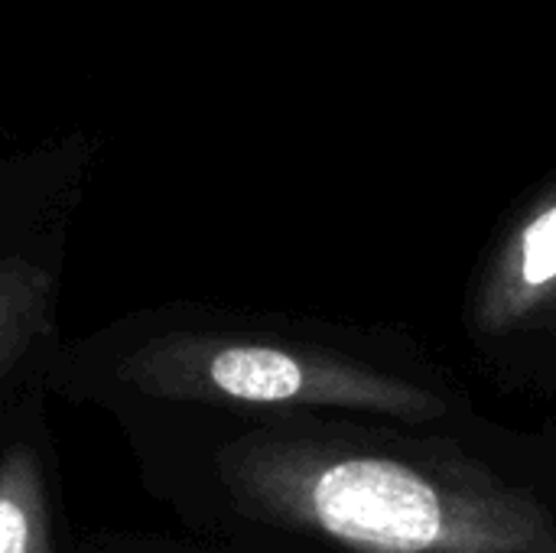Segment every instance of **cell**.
<instances>
[{
  "mask_svg": "<svg viewBox=\"0 0 556 553\" xmlns=\"http://www.w3.org/2000/svg\"><path fill=\"white\" fill-rule=\"evenodd\" d=\"M238 518L349 553H556L547 505L456 450L267 424L212 456Z\"/></svg>",
  "mask_w": 556,
  "mask_h": 553,
  "instance_id": "1",
  "label": "cell"
},
{
  "mask_svg": "<svg viewBox=\"0 0 556 553\" xmlns=\"http://www.w3.org/2000/svg\"><path fill=\"white\" fill-rule=\"evenodd\" d=\"M114 381L160 404L218 411H358L407 424L446 414L440 394L371 362L316 342L208 323L143 336L117 359Z\"/></svg>",
  "mask_w": 556,
  "mask_h": 553,
  "instance_id": "2",
  "label": "cell"
},
{
  "mask_svg": "<svg viewBox=\"0 0 556 553\" xmlns=\"http://www.w3.org/2000/svg\"><path fill=\"white\" fill-rule=\"evenodd\" d=\"M556 310V192L538 202L489 254L472 297V326L508 336Z\"/></svg>",
  "mask_w": 556,
  "mask_h": 553,
  "instance_id": "3",
  "label": "cell"
},
{
  "mask_svg": "<svg viewBox=\"0 0 556 553\" xmlns=\"http://www.w3.org/2000/svg\"><path fill=\"white\" fill-rule=\"evenodd\" d=\"M0 553H55L49 476L29 443L0 456Z\"/></svg>",
  "mask_w": 556,
  "mask_h": 553,
  "instance_id": "4",
  "label": "cell"
},
{
  "mask_svg": "<svg viewBox=\"0 0 556 553\" xmlns=\"http://www.w3.org/2000/svg\"><path fill=\"white\" fill-rule=\"evenodd\" d=\"M55 277L20 254L0 257V381L52 332Z\"/></svg>",
  "mask_w": 556,
  "mask_h": 553,
  "instance_id": "5",
  "label": "cell"
},
{
  "mask_svg": "<svg viewBox=\"0 0 556 553\" xmlns=\"http://www.w3.org/2000/svg\"><path fill=\"white\" fill-rule=\"evenodd\" d=\"M547 323H551V326H554V329H556V310H554V313H551V319H547Z\"/></svg>",
  "mask_w": 556,
  "mask_h": 553,
  "instance_id": "6",
  "label": "cell"
}]
</instances>
